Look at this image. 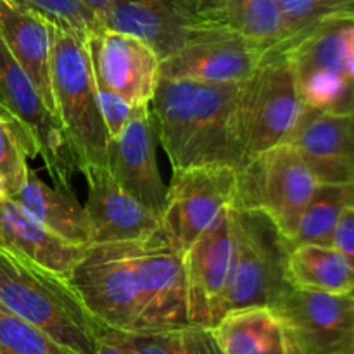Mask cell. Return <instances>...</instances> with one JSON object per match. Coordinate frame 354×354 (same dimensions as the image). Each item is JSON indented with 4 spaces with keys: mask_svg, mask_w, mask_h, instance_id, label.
Here are the masks:
<instances>
[{
    "mask_svg": "<svg viewBox=\"0 0 354 354\" xmlns=\"http://www.w3.org/2000/svg\"><path fill=\"white\" fill-rule=\"evenodd\" d=\"M241 83H206L161 76L151 113L173 169L228 165L230 114Z\"/></svg>",
    "mask_w": 354,
    "mask_h": 354,
    "instance_id": "1",
    "label": "cell"
},
{
    "mask_svg": "<svg viewBox=\"0 0 354 354\" xmlns=\"http://www.w3.org/2000/svg\"><path fill=\"white\" fill-rule=\"evenodd\" d=\"M0 306L75 354H93L107 327L92 317L66 277L0 248Z\"/></svg>",
    "mask_w": 354,
    "mask_h": 354,
    "instance_id": "2",
    "label": "cell"
},
{
    "mask_svg": "<svg viewBox=\"0 0 354 354\" xmlns=\"http://www.w3.org/2000/svg\"><path fill=\"white\" fill-rule=\"evenodd\" d=\"M292 66L286 52H268L239 85L230 114L235 169L259 152L292 138L304 113Z\"/></svg>",
    "mask_w": 354,
    "mask_h": 354,
    "instance_id": "3",
    "label": "cell"
},
{
    "mask_svg": "<svg viewBox=\"0 0 354 354\" xmlns=\"http://www.w3.org/2000/svg\"><path fill=\"white\" fill-rule=\"evenodd\" d=\"M52 93L55 114L78 159L80 173L106 166L107 135L100 116L86 37L52 24Z\"/></svg>",
    "mask_w": 354,
    "mask_h": 354,
    "instance_id": "4",
    "label": "cell"
},
{
    "mask_svg": "<svg viewBox=\"0 0 354 354\" xmlns=\"http://www.w3.org/2000/svg\"><path fill=\"white\" fill-rule=\"evenodd\" d=\"M286 54L304 107L354 113V14L322 21Z\"/></svg>",
    "mask_w": 354,
    "mask_h": 354,
    "instance_id": "5",
    "label": "cell"
},
{
    "mask_svg": "<svg viewBox=\"0 0 354 354\" xmlns=\"http://www.w3.org/2000/svg\"><path fill=\"white\" fill-rule=\"evenodd\" d=\"M232 254L225 315L249 306L275 308L290 283L287 256L290 245L261 211L232 207Z\"/></svg>",
    "mask_w": 354,
    "mask_h": 354,
    "instance_id": "6",
    "label": "cell"
},
{
    "mask_svg": "<svg viewBox=\"0 0 354 354\" xmlns=\"http://www.w3.org/2000/svg\"><path fill=\"white\" fill-rule=\"evenodd\" d=\"M318 185L296 145L286 142L259 152L237 169L232 207L261 211L290 242Z\"/></svg>",
    "mask_w": 354,
    "mask_h": 354,
    "instance_id": "7",
    "label": "cell"
},
{
    "mask_svg": "<svg viewBox=\"0 0 354 354\" xmlns=\"http://www.w3.org/2000/svg\"><path fill=\"white\" fill-rule=\"evenodd\" d=\"M135 242L90 244L68 277L86 310L111 330L137 332L138 290Z\"/></svg>",
    "mask_w": 354,
    "mask_h": 354,
    "instance_id": "8",
    "label": "cell"
},
{
    "mask_svg": "<svg viewBox=\"0 0 354 354\" xmlns=\"http://www.w3.org/2000/svg\"><path fill=\"white\" fill-rule=\"evenodd\" d=\"M237 192V169L228 165L173 169L161 211V232L169 244L185 254L187 249L232 207Z\"/></svg>",
    "mask_w": 354,
    "mask_h": 354,
    "instance_id": "9",
    "label": "cell"
},
{
    "mask_svg": "<svg viewBox=\"0 0 354 354\" xmlns=\"http://www.w3.org/2000/svg\"><path fill=\"white\" fill-rule=\"evenodd\" d=\"M0 107L26 130L54 185L73 190L78 159L59 118L0 38Z\"/></svg>",
    "mask_w": 354,
    "mask_h": 354,
    "instance_id": "10",
    "label": "cell"
},
{
    "mask_svg": "<svg viewBox=\"0 0 354 354\" xmlns=\"http://www.w3.org/2000/svg\"><path fill=\"white\" fill-rule=\"evenodd\" d=\"M268 54L263 45L232 30L227 23H204L185 44L161 61L165 78L206 83H241Z\"/></svg>",
    "mask_w": 354,
    "mask_h": 354,
    "instance_id": "11",
    "label": "cell"
},
{
    "mask_svg": "<svg viewBox=\"0 0 354 354\" xmlns=\"http://www.w3.org/2000/svg\"><path fill=\"white\" fill-rule=\"evenodd\" d=\"M133 265L138 290L137 332L190 325L183 254L161 230L135 242Z\"/></svg>",
    "mask_w": 354,
    "mask_h": 354,
    "instance_id": "12",
    "label": "cell"
},
{
    "mask_svg": "<svg viewBox=\"0 0 354 354\" xmlns=\"http://www.w3.org/2000/svg\"><path fill=\"white\" fill-rule=\"evenodd\" d=\"M232 254V207H225L218 220L183 254L190 325L213 328L225 317Z\"/></svg>",
    "mask_w": 354,
    "mask_h": 354,
    "instance_id": "13",
    "label": "cell"
},
{
    "mask_svg": "<svg viewBox=\"0 0 354 354\" xmlns=\"http://www.w3.org/2000/svg\"><path fill=\"white\" fill-rule=\"evenodd\" d=\"M275 310L292 328L304 354H354V294L290 286Z\"/></svg>",
    "mask_w": 354,
    "mask_h": 354,
    "instance_id": "14",
    "label": "cell"
},
{
    "mask_svg": "<svg viewBox=\"0 0 354 354\" xmlns=\"http://www.w3.org/2000/svg\"><path fill=\"white\" fill-rule=\"evenodd\" d=\"M93 75L131 107L149 106L161 80V57L140 38L97 30L86 38Z\"/></svg>",
    "mask_w": 354,
    "mask_h": 354,
    "instance_id": "15",
    "label": "cell"
},
{
    "mask_svg": "<svg viewBox=\"0 0 354 354\" xmlns=\"http://www.w3.org/2000/svg\"><path fill=\"white\" fill-rule=\"evenodd\" d=\"M156 138L151 107L138 106L123 131L107 140L106 168L121 189L161 214L166 187L156 159Z\"/></svg>",
    "mask_w": 354,
    "mask_h": 354,
    "instance_id": "16",
    "label": "cell"
},
{
    "mask_svg": "<svg viewBox=\"0 0 354 354\" xmlns=\"http://www.w3.org/2000/svg\"><path fill=\"white\" fill-rule=\"evenodd\" d=\"M82 175L88 187L85 211L90 244L138 242L161 230V214L121 189L106 166H88Z\"/></svg>",
    "mask_w": 354,
    "mask_h": 354,
    "instance_id": "17",
    "label": "cell"
},
{
    "mask_svg": "<svg viewBox=\"0 0 354 354\" xmlns=\"http://www.w3.org/2000/svg\"><path fill=\"white\" fill-rule=\"evenodd\" d=\"M289 142L320 183H354V113L332 114L306 107Z\"/></svg>",
    "mask_w": 354,
    "mask_h": 354,
    "instance_id": "18",
    "label": "cell"
},
{
    "mask_svg": "<svg viewBox=\"0 0 354 354\" xmlns=\"http://www.w3.org/2000/svg\"><path fill=\"white\" fill-rule=\"evenodd\" d=\"M0 38L30 76L48 109L55 114L52 93V24L40 14L12 0H0Z\"/></svg>",
    "mask_w": 354,
    "mask_h": 354,
    "instance_id": "19",
    "label": "cell"
},
{
    "mask_svg": "<svg viewBox=\"0 0 354 354\" xmlns=\"http://www.w3.org/2000/svg\"><path fill=\"white\" fill-rule=\"evenodd\" d=\"M204 21L162 0H113L104 30L133 35L151 45L161 61L175 54Z\"/></svg>",
    "mask_w": 354,
    "mask_h": 354,
    "instance_id": "20",
    "label": "cell"
},
{
    "mask_svg": "<svg viewBox=\"0 0 354 354\" xmlns=\"http://www.w3.org/2000/svg\"><path fill=\"white\" fill-rule=\"evenodd\" d=\"M0 248L68 279L88 245L71 244L38 223L9 197L0 199Z\"/></svg>",
    "mask_w": 354,
    "mask_h": 354,
    "instance_id": "21",
    "label": "cell"
},
{
    "mask_svg": "<svg viewBox=\"0 0 354 354\" xmlns=\"http://www.w3.org/2000/svg\"><path fill=\"white\" fill-rule=\"evenodd\" d=\"M211 330L223 354H304L275 308L232 310Z\"/></svg>",
    "mask_w": 354,
    "mask_h": 354,
    "instance_id": "22",
    "label": "cell"
},
{
    "mask_svg": "<svg viewBox=\"0 0 354 354\" xmlns=\"http://www.w3.org/2000/svg\"><path fill=\"white\" fill-rule=\"evenodd\" d=\"M9 199L19 204L33 220L64 241L90 245V227L85 206L80 204L71 189L47 185L37 171L30 168L21 189Z\"/></svg>",
    "mask_w": 354,
    "mask_h": 354,
    "instance_id": "23",
    "label": "cell"
},
{
    "mask_svg": "<svg viewBox=\"0 0 354 354\" xmlns=\"http://www.w3.org/2000/svg\"><path fill=\"white\" fill-rule=\"evenodd\" d=\"M287 282L296 289L354 294V265L332 245L297 244L287 256Z\"/></svg>",
    "mask_w": 354,
    "mask_h": 354,
    "instance_id": "24",
    "label": "cell"
},
{
    "mask_svg": "<svg viewBox=\"0 0 354 354\" xmlns=\"http://www.w3.org/2000/svg\"><path fill=\"white\" fill-rule=\"evenodd\" d=\"M104 335L120 344L128 354H223L213 330L197 325L145 332L106 328Z\"/></svg>",
    "mask_w": 354,
    "mask_h": 354,
    "instance_id": "25",
    "label": "cell"
},
{
    "mask_svg": "<svg viewBox=\"0 0 354 354\" xmlns=\"http://www.w3.org/2000/svg\"><path fill=\"white\" fill-rule=\"evenodd\" d=\"M223 19L268 52H286V23L279 0H223Z\"/></svg>",
    "mask_w": 354,
    "mask_h": 354,
    "instance_id": "26",
    "label": "cell"
},
{
    "mask_svg": "<svg viewBox=\"0 0 354 354\" xmlns=\"http://www.w3.org/2000/svg\"><path fill=\"white\" fill-rule=\"evenodd\" d=\"M354 204V183H320L313 199L301 216L296 235L289 245L322 244L330 245L342 211Z\"/></svg>",
    "mask_w": 354,
    "mask_h": 354,
    "instance_id": "27",
    "label": "cell"
},
{
    "mask_svg": "<svg viewBox=\"0 0 354 354\" xmlns=\"http://www.w3.org/2000/svg\"><path fill=\"white\" fill-rule=\"evenodd\" d=\"M2 109V107H0ZM0 118V176L6 183L7 197H12L26 180L28 159L37 158L33 140L23 127L2 109Z\"/></svg>",
    "mask_w": 354,
    "mask_h": 354,
    "instance_id": "28",
    "label": "cell"
},
{
    "mask_svg": "<svg viewBox=\"0 0 354 354\" xmlns=\"http://www.w3.org/2000/svg\"><path fill=\"white\" fill-rule=\"evenodd\" d=\"M286 23V50L325 19L354 14V0H279Z\"/></svg>",
    "mask_w": 354,
    "mask_h": 354,
    "instance_id": "29",
    "label": "cell"
},
{
    "mask_svg": "<svg viewBox=\"0 0 354 354\" xmlns=\"http://www.w3.org/2000/svg\"><path fill=\"white\" fill-rule=\"evenodd\" d=\"M0 354H75L30 322L0 306Z\"/></svg>",
    "mask_w": 354,
    "mask_h": 354,
    "instance_id": "30",
    "label": "cell"
},
{
    "mask_svg": "<svg viewBox=\"0 0 354 354\" xmlns=\"http://www.w3.org/2000/svg\"><path fill=\"white\" fill-rule=\"evenodd\" d=\"M33 12L40 14L50 24L75 31L88 38L99 30L95 16L83 6L82 0H12Z\"/></svg>",
    "mask_w": 354,
    "mask_h": 354,
    "instance_id": "31",
    "label": "cell"
},
{
    "mask_svg": "<svg viewBox=\"0 0 354 354\" xmlns=\"http://www.w3.org/2000/svg\"><path fill=\"white\" fill-rule=\"evenodd\" d=\"M95 85L100 116H102L104 124H106L109 138H114L123 131V128L127 127V123L130 121V118L133 116L137 107H131L123 97L118 95L114 90H111L109 86L104 85V83L99 82L97 78Z\"/></svg>",
    "mask_w": 354,
    "mask_h": 354,
    "instance_id": "32",
    "label": "cell"
},
{
    "mask_svg": "<svg viewBox=\"0 0 354 354\" xmlns=\"http://www.w3.org/2000/svg\"><path fill=\"white\" fill-rule=\"evenodd\" d=\"M162 2L204 23H225L223 0H162Z\"/></svg>",
    "mask_w": 354,
    "mask_h": 354,
    "instance_id": "33",
    "label": "cell"
},
{
    "mask_svg": "<svg viewBox=\"0 0 354 354\" xmlns=\"http://www.w3.org/2000/svg\"><path fill=\"white\" fill-rule=\"evenodd\" d=\"M330 245L342 252L354 265V204L342 211L334 235H332Z\"/></svg>",
    "mask_w": 354,
    "mask_h": 354,
    "instance_id": "34",
    "label": "cell"
},
{
    "mask_svg": "<svg viewBox=\"0 0 354 354\" xmlns=\"http://www.w3.org/2000/svg\"><path fill=\"white\" fill-rule=\"evenodd\" d=\"M82 2L95 16L99 30H104V21H106V16L109 12V7L113 0H82Z\"/></svg>",
    "mask_w": 354,
    "mask_h": 354,
    "instance_id": "35",
    "label": "cell"
},
{
    "mask_svg": "<svg viewBox=\"0 0 354 354\" xmlns=\"http://www.w3.org/2000/svg\"><path fill=\"white\" fill-rule=\"evenodd\" d=\"M93 354H128V353L124 351L120 344H116V342L111 341L109 337L102 335V339H100L99 346H97L95 353Z\"/></svg>",
    "mask_w": 354,
    "mask_h": 354,
    "instance_id": "36",
    "label": "cell"
},
{
    "mask_svg": "<svg viewBox=\"0 0 354 354\" xmlns=\"http://www.w3.org/2000/svg\"><path fill=\"white\" fill-rule=\"evenodd\" d=\"M7 197V190H6V183H3L2 176H0V199Z\"/></svg>",
    "mask_w": 354,
    "mask_h": 354,
    "instance_id": "37",
    "label": "cell"
},
{
    "mask_svg": "<svg viewBox=\"0 0 354 354\" xmlns=\"http://www.w3.org/2000/svg\"><path fill=\"white\" fill-rule=\"evenodd\" d=\"M2 114H3V113H2V109H0V118H2Z\"/></svg>",
    "mask_w": 354,
    "mask_h": 354,
    "instance_id": "38",
    "label": "cell"
}]
</instances>
